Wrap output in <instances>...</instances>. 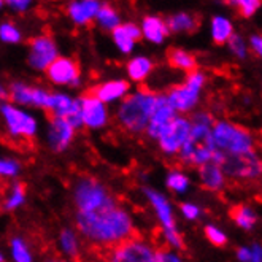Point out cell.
Masks as SVG:
<instances>
[{
  "label": "cell",
  "mask_w": 262,
  "mask_h": 262,
  "mask_svg": "<svg viewBox=\"0 0 262 262\" xmlns=\"http://www.w3.org/2000/svg\"><path fill=\"white\" fill-rule=\"evenodd\" d=\"M72 199L76 213H91L118 204V199L105 184L89 175H81L75 180Z\"/></svg>",
  "instance_id": "3"
},
{
  "label": "cell",
  "mask_w": 262,
  "mask_h": 262,
  "mask_svg": "<svg viewBox=\"0 0 262 262\" xmlns=\"http://www.w3.org/2000/svg\"><path fill=\"white\" fill-rule=\"evenodd\" d=\"M10 253L13 262H34V254L30 246L23 237H13L10 240Z\"/></svg>",
  "instance_id": "31"
},
{
  "label": "cell",
  "mask_w": 262,
  "mask_h": 262,
  "mask_svg": "<svg viewBox=\"0 0 262 262\" xmlns=\"http://www.w3.org/2000/svg\"><path fill=\"white\" fill-rule=\"evenodd\" d=\"M75 132L76 129L72 127L69 121L51 116V119L48 121V127H46V143H48V148L54 152L66 151L75 140Z\"/></svg>",
  "instance_id": "14"
},
{
  "label": "cell",
  "mask_w": 262,
  "mask_h": 262,
  "mask_svg": "<svg viewBox=\"0 0 262 262\" xmlns=\"http://www.w3.org/2000/svg\"><path fill=\"white\" fill-rule=\"evenodd\" d=\"M46 76L56 86L76 88L81 83V70L75 59L57 57L54 62L46 69Z\"/></svg>",
  "instance_id": "13"
},
{
  "label": "cell",
  "mask_w": 262,
  "mask_h": 262,
  "mask_svg": "<svg viewBox=\"0 0 262 262\" xmlns=\"http://www.w3.org/2000/svg\"><path fill=\"white\" fill-rule=\"evenodd\" d=\"M237 259L240 262H251V248H248V246H242V248H238Z\"/></svg>",
  "instance_id": "42"
},
{
  "label": "cell",
  "mask_w": 262,
  "mask_h": 262,
  "mask_svg": "<svg viewBox=\"0 0 262 262\" xmlns=\"http://www.w3.org/2000/svg\"><path fill=\"white\" fill-rule=\"evenodd\" d=\"M75 224L81 237L102 248H113L135 235L132 214L119 202L97 211L75 213Z\"/></svg>",
  "instance_id": "1"
},
{
  "label": "cell",
  "mask_w": 262,
  "mask_h": 262,
  "mask_svg": "<svg viewBox=\"0 0 262 262\" xmlns=\"http://www.w3.org/2000/svg\"><path fill=\"white\" fill-rule=\"evenodd\" d=\"M140 30H142V38L154 45L164 43V40L170 34L168 32L165 19H162L161 16H156V14H148V16H145L142 19Z\"/></svg>",
  "instance_id": "20"
},
{
  "label": "cell",
  "mask_w": 262,
  "mask_h": 262,
  "mask_svg": "<svg viewBox=\"0 0 262 262\" xmlns=\"http://www.w3.org/2000/svg\"><path fill=\"white\" fill-rule=\"evenodd\" d=\"M251 262H262V245L251 246Z\"/></svg>",
  "instance_id": "43"
},
{
  "label": "cell",
  "mask_w": 262,
  "mask_h": 262,
  "mask_svg": "<svg viewBox=\"0 0 262 262\" xmlns=\"http://www.w3.org/2000/svg\"><path fill=\"white\" fill-rule=\"evenodd\" d=\"M232 5L237 7L238 13L243 18H250L260 8V2L259 0H238V2H230Z\"/></svg>",
  "instance_id": "36"
},
{
  "label": "cell",
  "mask_w": 262,
  "mask_h": 262,
  "mask_svg": "<svg viewBox=\"0 0 262 262\" xmlns=\"http://www.w3.org/2000/svg\"><path fill=\"white\" fill-rule=\"evenodd\" d=\"M167 60H168V64H170V67L177 69V70H183V72H188V73L197 70L195 56L186 50L172 48L167 54Z\"/></svg>",
  "instance_id": "27"
},
{
  "label": "cell",
  "mask_w": 262,
  "mask_h": 262,
  "mask_svg": "<svg viewBox=\"0 0 262 262\" xmlns=\"http://www.w3.org/2000/svg\"><path fill=\"white\" fill-rule=\"evenodd\" d=\"M165 184L172 192L183 194V192H186L189 189V178H188V175H184L181 170H178V168H173V170L168 172V175L165 178Z\"/></svg>",
  "instance_id": "32"
},
{
  "label": "cell",
  "mask_w": 262,
  "mask_h": 262,
  "mask_svg": "<svg viewBox=\"0 0 262 262\" xmlns=\"http://www.w3.org/2000/svg\"><path fill=\"white\" fill-rule=\"evenodd\" d=\"M92 96H96L100 102L105 105L121 102L129 94V83L126 80H110L105 81L99 86H96L92 91H89Z\"/></svg>",
  "instance_id": "19"
},
{
  "label": "cell",
  "mask_w": 262,
  "mask_h": 262,
  "mask_svg": "<svg viewBox=\"0 0 262 262\" xmlns=\"http://www.w3.org/2000/svg\"><path fill=\"white\" fill-rule=\"evenodd\" d=\"M191 134V119L186 116L177 115L168 126L158 137V145L167 156H175L181 151Z\"/></svg>",
  "instance_id": "10"
},
{
  "label": "cell",
  "mask_w": 262,
  "mask_h": 262,
  "mask_svg": "<svg viewBox=\"0 0 262 262\" xmlns=\"http://www.w3.org/2000/svg\"><path fill=\"white\" fill-rule=\"evenodd\" d=\"M211 162L218 164L226 178L237 181H254L262 177V158L257 152L246 154H223L221 151H214Z\"/></svg>",
  "instance_id": "5"
},
{
  "label": "cell",
  "mask_w": 262,
  "mask_h": 262,
  "mask_svg": "<svg viewBox=\"0 0 262 262\" xmlns=\"http://www.w3.org/2000/svg\"><path fill=\"white\" fill-rule=\"evenodd\" d=\"M37 96V86H30L23 81H14L8 88V99L18 106H34Z\"/></svg>",
  "instance_id": "22"
},
{
  "label": "cell",
  "mask_w": 262,
  "mask_h": 262,
  "mask_svg": "<svg viewBox=\"0 0 262 262\" xmlns=\"http://www.w3.org/2000/svg\"><path fill=\"white\" fill-rule=\"evenodd\" d=\"M94 23L102 30H106V32H113L116 27H119L122 24L119 11L113 5H108V4H102L100 5Z\"/></svg>",
  "instance_id": "28"
},
{
  "label": "cell",
  "mask_w": 262,
  "mask_h": 262,
  "mask_svg": "<svg viewBox=\"0 0 262 262\" xmlns=\"http://www.w3.org/2000/svg\"><path fill=\"white\" fill-rule=\"evenodd\" d=\"M167 27H168V32H173V34H181V32H186V34H192L197 30L199 27V21L194 14L191 13H177L172 14L170 18L165 19Z\"/></svg>",
  "instance_id": "26"
},
{
  "label": "cell",
  "mask_w": 262,
  "mask_h": 262,
  "mask_svg": "<svg viewBox=\"0 0 262 262\" xmlns=\"http://www.w3.org/2000/svg\"><path fill=\"white\" fill-rule=\"evenodd\" d=\"M250 45H251L253 51L262 59V35H253L250 38Z\"/></svg>",
  "instance_id": "41"
},
{
  "label": "cell",
  "mask_w": 262,
  "mask_h": 262,
  "mask_svg": "<svg viewBox=\"0 0 262 262\" xmlns=\"http://www.w3.org/2000/svg\"><path fill=\"white\" fill-rule=\"evenodd\" d=\"M154 262H183L180 254L172 250H156Z\"/></svg>",
  "instance_id": "38"
},
{
  "label": "cell",
  "mask_w": 262,
  "mask_h": 262,
  "mask_svg": "<svg viewBox=\"0 0 262 262\" xmlns=\"http://www.w3.org/2000/svg\"><path fill=\"white\" fill-rule=\"evenodd\" d=\"M78 100H80V108H81L83 127L97 130L108 124V121H110L108 106L103 102H100L96 96H92L91 92H86V94L78 97Z\"/></svg>",
  "instance_id": "12"
},
{
  "label": "cell",
  "mask_w": 262,
  "mask_h": 262,
  "mask_svg": "<svg viewBox=\"0 0 262 262\" xmlns=\"http://www.w3.org/2000/svg\"><path fill=\"white\" fill-rule=\"evenodd\" d=\"M234 35V26L226 16H214L211 19V40L216 45H224Z\"/></svg>",
  "instance_id": "30"
},
{
  "label": "cell",
  "mask_w": 262,
  "mask_h": 262,
  "mask_svg": "<svg viewBox=\"0 0 262 262\" xmlns=\"http://www.w3.org/2000/svg\"><path fill=\"white\" fill-rule=\"evenodd\" d=\"M5 7V2H2V0H0V10H2Z\"/></svg>",
  "instance_id": "46"
},
{
  "label": "cell",
  "mask_w": 262,
  "mask_h": 262,
  "mask_svg": "<svg viewBox=\"0 0 262 262\" xmlns=\"http://www.w3.org/2000/svg\"><path fill=\"white\" fill-rule=\"evenodd\" d=\"M214 151H216V146L213 143L211 127L199 126L191 122V134L181 151L178 152L181 162L199 168L204 164L211 162Z\"/></svg>",
  "instance_id": "6"
},
{
  "label": "cell",
  "mask_w": 262,
  "mask_h": 262,
  "mask_svg": "<svg viewBox=\"0 0 262 262\" xmlns=\"http://www.w3.org/2000/svg\"><path fill=\"white\" fill-rule=\"evenodd\" d=\"M7 99H8V89L4 84H0V105L5 103Z\"/></svg>",
  "instance_id": "44"
},
{
  "label": "cell",
  "mask_w": 262,
  "mask_h": 262,
  "mask_svg": "<svg viewBox=\"0 0 262 262\" xmlns=\"http://www.w3.org/2000/svg\"><path fill=\"white\" fill-rule=\"evenodd\" d=\"M0 40L8 45H16L23 40V32L16 24L10 21L0 23Z\"/></svg>",
  "instance_id": "33"
},
{
  "label": "cell",
  "mask_w": 262,
  "mask_h": 262,
  "mask_svg": "<svg viewBox=\"0 0 262 262\" xmlns=\"http://www.w3.org/2000/svg\"><path fill=\"white\" fill-rule=\"evenodd\" d=\"M152 69H154L152 60L146 56H135L129 60L127 66H126L129 78L134 83H143L152 73Z\"/></svg>",
  "instance_id": "23"
},
{
  "label": "cell",
  "mask_w": 262,
  "mask_h": 262,
  "mask_svg": "<svg viewBox=\"0 0 262 262\" xmlns=\"http://www.w3.org/2000/svg\"><path fill=\"white\" fill-rule=\"evenodd\" d=\"M57 246H59V251L70 259L78 257L81 253V240L78 234L72 229L60 230L57 237Z\"/></svg>",
  "instance_id": "24"
},
{
  "label": "cell",
  "mask_w": 262,
  "mask_h": 262,
  "mask_svg": "<svg viewBox=\"0 0 262 262\" xmlns=\"http://www.w3.org/2000/svg\"><path fill=\"white\" fill-rule=\"evenodd\" d=\"M213 143L223 154H246L256 151L254 137L245 127L229 121H218L211 127Z\"/></svg>",
  "instance_id": "4"
},
{
  "label": "cell",
  "mask_w": 262,
  "mask_h": 262,
  "mask_svg": "<svg viewBox=\"0 0 262 262\" xmlns=\"http://www.w3.org/2000/svg\"><path fill=\"white\" fill-rule=\"evenodd\" d=\"M0 195H2V180H0Z\"/></svg>",
  "instance_id": "47"
},
{
  "label": "cell",
  "mask_w": 262,
  "mask_h": 262,
  "mask_svg": "<svg viewBox=\"0 0 262 262\" xmlns=\"http://www.w3.org/2000/svg\"><path fill=\"white\" fill-rule=\"evenodd\" d=\"M180 210H181V214H183V216L186 218L188 221H195V220L200 216V213H202V210H200L195 204H191V202L181 204Z\"/></svg>",
  "instance_id": "39"
},
{
  "label": "cell",
  "mask_w": 262,
  "mask_h": 262,
  "mask_svg": "<svg viewBox=\"0 0 262 262\" xmlns=\"http://www.w3.org/2000/svg\"><path fill=\"white\" fill-rule=\"evenodd\" d=\"M154 254L156 250L148 240L134 235L110 248L106 262H154Z\"/></svg>",
  "instance_id": "9"
},
{
  "label": "cell",
  "mask_w": 262,
  "mask_h": 262,
  "mask_svg": "<svg viewBox=\"0 0 262 262\" xmlns=\"http://www.w3.org/2000/svg\"><path fill=\"white\" fill-rule=\"evenodd\" d=\"M57 57V43L51 35H37L29 41L27 62L34 70L46 72Z\"/></svg>",
  "instance_id": "11"
},
{
  "label": "cell",
  "mask_w": 262,
  "mask_h": 262,
  "mask_svg": "<svg viewBox=\"0 0 262 262\" xmlns=\"http://www.w3.org/2000/svg\"><path fill=\"white\" fill-rule=\"evenodd\" d=\"M143 192H145V197L148 199L149 205L152 207L154 213H156V218L159 220L165 243L170 246L172 250H181L184 243H183V237L180 234V230L177 229L172 204L168 202V199L164 194H161L156 189L145 188Z\"/></svg>",
  "instance_id": "8"
},
{
  "label": "cell",
  "mask_w": 262,
  "mask_h": 262,
  "mask_svg": "<svg viewBox=\"0 0 262 262\" xmlns=\"http://www.w3.org/2000/svg\"><path fill=\"white\" fill-rule=\"evenodd\" d=\"M21 172V162L13 158H0V180L16 178Z\"/></svg>",
  "instance_id": "34"
},
{
  "label": "cell",
  "mask_w": 262,
  "mask_h": 262,
  "mask_svg": "<svg viewBox=\"0 0 262 262\" xmlns=\"http://www.w3.org/2000/svg\"><path fill=\"white\" fill-rule=\"evenodd\" d=\"M159 94L151 89L140 88L122 99L116 108L118 126L127 134H142L146 130L149 118L156 108Z\"/></svg>",
  "instance_id": "2"
},
{
  "label": "cell",
  "mask_w": 262,
  "mask_h": 262,
  "mask_svg": "<svg viewBox=\"0 0 262 262\" xmlns=\"http://www.w3.org/2000/svg\"><path fill=\"white\" fill-rule=\"evenodd\" d=\"M227 43H229L230 51H232L234 56H237L238 59H245L246 56H248V46H246L245 40L240 35H235L234 34L232 37H230V40Z\"/></svg>",
  "instance_id": "37"
},
{
  "label": "cell",
  "mask_w": 262,
  "mask_h": 262,
  "mask_svg": "<svg viewBox=\"0 0 262 262\" xmlns=\"http://www.w3.org/2000/svg\"><path fill=\"white\" fill-rule=\"evenodd\" d=\"M5 5L16 13H24L32 7V2L30 0H8V2H5Z\"/></svg>",
  "instance_id": "40"
},
{
  "label": "cell",
  "mask_w": 262,
  "mask_h": 262,
  "mask_svg": "<svg viewBox=\"0 0 262 262\" xmlns=\"http://www.w3.org/2000/svg\"><path fill=\"white\" fill-rule=\"evenodd\" d=\"M0 116H2L7 135L21 143H29L37 137L38 119L21 106L11 102L0 105Z\"/></svg>",
  "instance_id": "7"
},
{
  "label": "cell",
  "mask_w": 262,
  "mask_h": 262,
  "mask_svg": "<svg viewBox=\"0 0 262 262\" xmlns=\"http://www.w3.org/2000/svg\"><path fill=\"white\" fill-rule=\"evenodd\" d=\"M175 116H177V113L173 112L172 106L168 105L165 94H159L158 105H156V108H154V112L149 118V122L146 126L145 134L149 138H152V140H158V137L162 134V130L168 126V122H170Z\"/></svg>",
  "instance_id": "16"
},
{
  "label": "cell",
  "mask_w": 262,
  "mask_h": 262,
  "mask_svg": "<svg viewBox=\"0 0 262 262\" xmlns=\"http://www.w3.org/2000/svg\"><path fill=\"white\" fill-rule=\"evenodd\" d=\"M165 99L175 113H189L199 103L200 89L183 81L181 84L170 88V91L165 94Z\"/></svg>",
  "instance_id": "15"
},
{
  "label": "cell",
  "mask_w": 262,
  "mask_h": 262,
  "mask_svg": "<svg viewBox=\"0 0 262 262\" xmlns=\"http://www.w3.org/2000/svg\"><path fill=\"white\" fill-rule=\"evenodd\" d=\"M113 43L122 54H130L135 48V43L142 38L140 26L135 23H122L112 32Z\"/></svg>",
  "instance_id": "18"
},
{
  "label": "cell",
  "mask_w": 262,
  "mask_h": 262,
  "mask_svg": "<svg viewBox=\"0 0 262 262\" xmlns=\"http://www.w3.org/2000/svg\"><path fill=\"white\" fill-rule=\"evenodd\" d=\"M199 180L202 188L211 192H218L226 186V175L223 168L214 162H208L199 167Z\"/></svg>",
  "instance_id": "21"
},
{
  "label": "cell",
  "mask_w": 262,
  "mask_h": 262,
  "mask_svg": "<svg viewBox=\"0 0 262 262\" xmlns=\"http://www.w3.org/2000/svg\"><path fill=\"white\" fill-rule=\"evenodd\" d=\"M100 2L97 0H75L70 2L66 8L69 19L80 27H86L96 21L97 11L100 8Z\"/></svg>",
  "instance_id": "17"
},
{
  "label": "cell",
  "mask_w": 262,
  "mask_h": 262,
  "mask_svg": "<svg viewBox=\"0 0 262 262\" xmlns=\"http://www.w3.org/2000/svg\"><path fill=\"white\" fill-rule=\"evenodd\" d=\"M230 218L234 220V223L238 227H242L245 230H251L257 223L256 211L250 205H245V204H238L230 208Z\"/></svg>",
  "instance_id": "29"
},
{
  "label": "cell",
  "mask_w": 262,
  "mask_h": 262,
  "mask_svg": "<svg viewBox=\"0 0 262 262\" xmlns=\"http://www.w3.org/2000/svg\"><path fill=\"white\" fill-rule=\"evenodd\" d=\"M205 237H207V240H208L211 245H214V246H224V245L227 243V235L223 232V230H221L220 227L211 226V224H208V226L205 227Z\"/></svg>",
  "instance_id": "35"
},
{
  "label": "cell",
  "mask_w": 262,
  "mask_h": 262,
  "mask_svg": "<svg viewBox=\"0 0 262 262\" xmlns=\"http://www.w3.org/2000/svg\"><path fill=\"white\" fill-rule=\"evenodd\" d=\"M26 197H27V189H26V184L21 181H14L11 183L8 189L4 194L2 199V207L7 211H14L21 208L26 204Z\"/></svg>",
  "instance_id": "25"
},
{
  "label": "cell",
  "mask_w": 262,
  "mask_h": 262,
  "mask_svg": "<svg viewBox=\"0 0 262 262\" xmlns=\"http://www.w3.org/2000/svg\"><path fill=\"white\" fill-rule=\"evenodd\" d=\"M7 259H5V254H4V251H2V248H0V262H5Z\"/></svg>",
  "instance_id": "45"
},
{
  "label": "cell",
  "mask_w": 262,
  "mask_h": 262,
  "mask_svg": "<svg viewBox=\"0 0 262 262\" xmlns=\"http://www.w3.org/2000/svg\"><path fill=\"white\" fill-rule=\"evenodd\" d=\"M260 135H262V132H260Z\"/></svg>",
  "instance_id": "48"
}]
</instances>
